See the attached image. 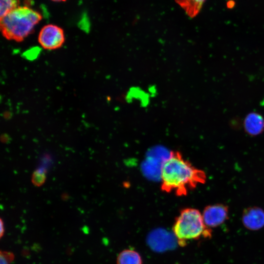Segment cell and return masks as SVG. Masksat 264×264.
<instances>
[{"mask_svg":"<svg viewBox=\"0 0 264 264\" xmlns=\"http://www.w3.org/2000/svg\"><path fill=\"white\" fill-rule=\"evenodd\" d=\"M161 191L176 196L187 195L206 181L204 172L194 167L179 151H171L162 163L160 171Z\"/></svg>","mask_w":264,"mask_h":264,"instance_id":"cell-1","label":"cell"},{"mask_svg":"<svg viewBox=\"0 0 264 264\" xmlns=\"http://www.w3.org/2000/svg\"><path fill=\"white\" fill-rule=\"evenodd\" d=\"M0 19L3 36L8 40L21 41L32 32L42 16L39 12L24 6L18 7Z\"/></svg>","mask_w":264,"mask_h":264,"instance_id":"cell-2","label":"cell"},{"mask_svg":"<svg viewBox=\"0 0 264 264\" xmlns=\"http://www.w3.org/2000/svg\"><path fill=\"white\" fill-rule=\"evenodd\" d=\"M177 242L184 246L187 241L198 240L201 237H211L212 230L205 225L202 214L193 208L182 209L176 218L172 227Z\"/></svg>","mask_w":264,"mask_h":264,"instance_id":"cell-3","label":"cell"},{"mask_svg":"<svg viewBox=\"0 0 264 264\" xmlns=\"http://www.w3.org/2000/svg\"><path fill=\"white\" fill-rule=\"evenodd\" d=\"M65 40L63 29L58 25L49 24L41 29L38 42L44 49L54 50L60 48Z\"/></svg>","mask_w":264,"mask_h":264,"instance_id":"cell-4","label":"cell"},{"mask_svg":"<svg viewBox=\"0 0 264 264\" xmlns=\"http://www.w3.org/2000/svg\"><path fill=\"white\" fill-rule=\"evenodd\" d=\"M202 215L205 225L211 229L221 225L227 219L228 209L221 204L208 205L204 208Z\"/></svg>","mask_w":264,"mask_h":264,"instance_id":"cell-5","label":"cell"},{"mask_svg":"<svg viewBox=\"0 0 264 264\" xmlns=\"http://www.w3.org/2000/svg\"><path fill=\"white\" fill-rule=\"evenodd\" d=\"M242 221L244 227L249 230H259L264 226V211L256 206L247 208L243 212Z\"/></svg>","mask_w":264,"mask_h":264,"instance_id":"cell-6","label":"cell"},{"mask_svg":"<svg viewBox=\"0 0 264 264\" xmlns=\"http://www.w3.org/2000/svg\"><path fill=\"white\" fill-rule=\"evenodd\" d=\"M243 126L248 134L257 135L264 131V118L260 114L251 112L246 116Z\"/></svg>","mask_w":264,"mask_h":264,"instance_id":"cell-7","label":"cell"},{"mask_svg":"<svg viewBox=\"0 0 264 264\" xmlns=\"http://www.w3.org/2000/svg\"><path fill=\"white\" fill-rule=\"evenodd\" d=\"M150 245L153 248L158 250H165L169 248L172 243V239L166 233L154 232L149 238Z\"/></svg>","mask_w":264,"mask_h":264,"instance_id":"cell-8","label":"cell"},{"mask_svg":"<svg viewBox=\"0 0 264 264\" xmlns=\"http://www.w3.org/2000/svg\"><path fill=\"white\" fill-rule=\"evenodd\" d=\"M190 18H194L200 12L205 0H175Z\"/></svg>","mask_w":264,"mask_h":264,"instance_id":"cell-9","label":"cell"},{"mask_svg":"<svg viewBox=\"0 0 264 264\" xmlns=\"http://www.w3.org/2000/svg\"><path fill=\"white\" fill-rule=\"evenodd\" d=\"M117 264H142L140 254L133 249H127L122 251L118 255Z\"/></svg>","mask_w":264,"mask_h":264,"instance_id":"cell-10","label":"cell"},{"mask_svg":"<svg viewBox=\"0 0 264 264\" xmlns=\"http://www.w3.org/2000/svg\"><path fill=\"white\" fill-rule=\"evenodd\" d=\"M20 0H0V18L20 6Z\"/></svg>","mask_w":264,"mask_h":264,"instance_id":"cell-11","label":"cell"},{"mask_svg":"<svg viewBox=\"0 0 264 264\" xmlns=\"http://www.w3.org/2000/svg\"><path fill=\"white\" fill-rule=\"evenodd\" d=\"M41 51V49L39 47H33L23 53V56L27 60L33 61L39 56Z\"/></svg>","mask_w":264,"mask_h":264,"instance_id":"cell-12","label":"cell"},{"mask_svg":"<svg viewBox=\"0 0 264 264\" xmlns=\"http://www.w3.org/2000/svg\"><path fill=\"white\" fill-rule=\"evenodd\" d=\"M45 178L44 171L42 170H37L33 175L32 181L37 186L43 183Z\"/></svg>","mask_w":264,"mask_h":264,"instance_id":"cell-13","label":"cell"},{"mask_svg":"<svg viewBox=\"0 0 264 264\" xmlns=\"http://www.w3.org/2000/svg\"><path fill=\"white\" fill-rule=\"evenodd\" d=\"M14 256L12 253L1 251L0 255V264H10L14 260Z\"/></svg>","mask_w":264,"mask_h":264,"instance_id":"cell-14","label":"cell"},{"mask_svg":"<svg viewBox=\"0 0 264 264\" xmlns=\"http://www.w3.org/2000/svg\"><path fill=\"white\" fill-rule=\"evenodd\" d=\"M0 237H2L4 232V225H3V223L2 220H0Z\"/></svg>","mask_w":264,"mask_h":264,"instance_id":"cell-15","label":"cell"},{"mask_svg":"<svg viewBox=\"0 0 264 264\" xmlns=\"http://www.w3.org/2000/svg\"><path fill=\"white\" fill-rule=\"evenodd\" d=\"M55 2H61V1H65L66 0H51Z\"/></svg>","mask_w":264,"mask_h":264,"instance_id":"cell-16","label":"cell"}]
</instances>
